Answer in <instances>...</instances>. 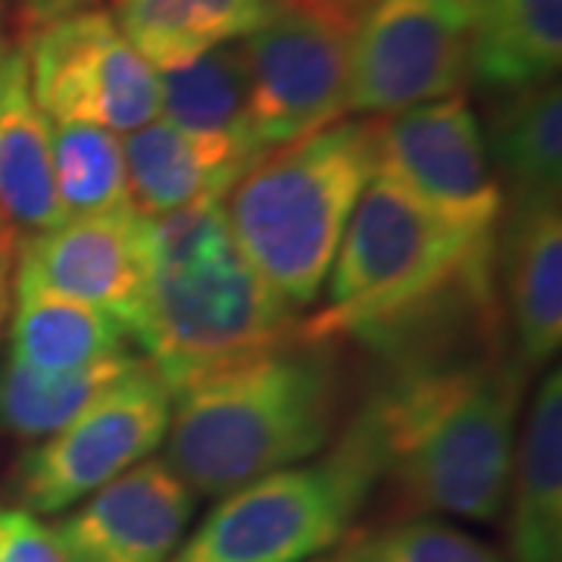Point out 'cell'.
I'll return each instance as SVG.
<instances>
[{"label": "cell", "mask_w": 562, "mask_h": 562, "mask_svg": "<svg viewBox=\"0 0 562 562\" xmlns=\"http://www.w3.org/2000/svg\"><path fill=\"white\" fill-rule=\"evenodd\" d=\"M338 413L335 360L325 344L297 335L179 387L162 460L198 497H225L313 460Z\"/></svg>", "instance_id": "cell-1"}, {"label": "cell", "mask_w": 562, "mask_h": 562, "mask_svg": "<svg viewBox=\"0 0 562 562\" xmlns=\"http://www.w3.org/2000/svg\"><path fill=\"white\" fill-rule=\"evenodd\" d=\"M525 372L509 360L413 372L369 406L403 509L494 522L506 506Z\"/></svg>", "instance_id": "cell-2"}, {"label": "cell", "mask_w": 562, "mask_h": 562, "mask_svg": "<svg viewBox=\"0 0 562 562\" xmlns=\"http://www.w3.org/2000/svg\"><path fill=\"white\" fill-rule=\"evenodd\" d=\"M297 328L294 310L244 260L222 198L150 220V279L132 341L172 391L291 341Z\"/></svg>", "instance_id": "cell-3"}, {"label": "cell", "mask_w": 562, "mask_h": 562, "mask_svg": "<svg viewBox=\"0 0 562 562\" xmlns=\"http://www.w3.org/2000/svg\"><path fill=\"white\" fill-rule=\"evenodd\" d=\"M379 172V120L335 122L262 154L222 210L260 279L294 313L319 301L347 222Z\"/></svg>", "instance_id": "cell-4"}, {"label": "cell", "mask_w": 562, "mask_h": 562, "mask_svg": "<svg viewBox=\"0 0 562 562\" xmlns=\"http://www.w3.org/2000/svg\"><path fill=\"white\" fill-rule=\"evenodd\" d=\"M497 238L441 220L394 181L366 184L328 272V303L297 328L303 341H331L401 319L460 279H484Z\"/></svg>", "instance_id": "cell-5"}, {"label": "cell", "mask_w": 562, "mask_h": 562, "mask_svg": "<svg viewBox=\"0 0 562 562\" xmlns=\"http://www.w3.org/2000/svg\"><path fill=\"white\" fill-rule=\"evenodd\" d=\"M379 475L382 447L366 413L319 460L225 494L169 562H306L347 538Z\"/></svg>", "instance_id": "cell-6"}, {"label": "cell", "mask_w": 562, "mask_h": 562, "mask_svg": "<svg viewBox=\"0 0 562 562\" xmlns=\"http://www.w3.org/2000/svg\"><path fill=\"white\" fill-rule=\"evenodd\" d=\"M176 391L147 360L128 369L57 435L16 465V501L29 513H63L132 465L150 460L172 422Z\"/></svg>", "instance_id": "cell-7"}, {"label": "cell", "mask_w": 562, "mask_h": 562, "mask_svg": "<svg viewBox=\"0 0 562 562\" xmlns=\"http://www.w3.org/2000/svg\"><path fill=\"white\" fill-rule=\"evenodd\" d=\"M472 20V0H372L350 41V113L394 116L460 94Z\"/></svg>", "instance_id": "cell-8"}, {"label": "cell", "mask_w": 562, "mask_h": 562, "mask_svg": "<svg viewBox=\"0 0 562 562\" xmlns=\"http://www.w3.org/2000/svg\"><path fill=\"white\" fill-rule=\"evenodd\" d=\"M25 63L32 98L47 120L125 135L160 120V72L140 60L113 16L101 10L50 16Z\"/></svg>", "instance_id": "cell-9"}, {"label": "cell", "mask_w": 562, "mask_h": 562, "mask_svg": "<svg viewBox=\"0 0 562 562\" xmlns=\"http://www.w3.org/2000/svg\"><path fill=\"white\" fill-rule=\"evenodd\" d=\"M350 25L288 7L241 38L250 72V125L266 154L350 113Z\"/></svg>", "instance_id": "cell-10"}, {"label": "cell", "mask_w": 562, "mask_h": 562, "mask_svg": "<svg viewBox=\"0 0 562 562\" xmlns=\"http://www.w3.org/2000/svg\"><path fill=\"white\" fill-rule=\"evenodd\" d=\"M422 206L479 238H497L503 184L462 94L379 122V172Z\"/></svg>", "instance_id": "cell-11"}, {"label": "cell", "mask_w": 562, "mask_h": 562, "mask_svg": "<svg viewBox=\"0 0 562 562\" xmlns=\"http://www.w3.org/2000/svg\"><path fill=\"white\" fill-rule=\"evenodd\" d=\"M150 279V220L128 203L25 238L13 288H38L103 310L132 331Z\"/></svg>", "instance_id": "cell-12"}, {"label": "cell", "mask_w": 562, "mask_h": 562, "mask_svg": "<svg viewBox=\"0 0 562 562\" xmlns=\"http://www.w3.org/2000/svg\"><path fill=\"white\" fill-rule=\"evenodd\" d=\"M198 509V494L166 460H144L103 484L54 525L69 562H169Z\"/></svg>", "instance_id": "cell-13"}, {"label": "cell", "mask_w": 562, "mask_h": 562, "mask_svg": "<svg viewBox=\"0 0 562 562\" xmlns=\"http://www.w3.org/2000/svg\"><path fill=\"white\" fill-rule=\"evenodd\" d=\"M160 113L235 179L266 154L250 125V72L241 41L160 72Z\"/></svg>", "instance_id": "cell-14"}, {"label": "cell", "mask_w": 562, "mask_h": 562, "mask_svg": "<svg viewBox=\"0 0 562 562\" xmlns=\"http://www.w3.org/2000/svg\"><path fill=\"white\" fill-rule=\"evenodd\" d=\"M503 284L516 331V362L541 369L562 344L560 201L513 203L503 235Z\"/></svg>", "instance_id": "cell-15"}, {"label": "cell", "mask_w": 562, "mask_h": 562, "mask_svg": "<svg viewBox=\"0 0 562 562\" xmlns=\"http://www.w3.org/2000/svg\"><path fill=\"white\" fill-rule=\"evenodd\" d=\"M0 220L22 238L66 222L54 181L50 120L32 98L25 50L13 47L0 66Z\"/></svg>", "instance_id": "cell-16"}, {"label": "cell", "mask_w": 562, "mask_h": 562, "mask_svg": "<svg viewBox=\"0 0 562 562\" xmlns=\"http://www.w3.org/2000/svg\"><path fill=\"white\" fill-rule=\"evenodd\" d=\"M509 562H562V375L535 391L509 475Z\"/></svg>", "instance_id": "cell-17"}, {"label": "cell", "mask_w": 562, "mask_h": 562, "mask_svg": "<svg viewBox=\"0 0 562 562\" xmlns=\"http://www.w3.org/2000/svg\"><path fill=\"white\" fill-rule=\"evenodd\" d=\"M279 0H116V29L147 66L169 72L279 16Z\"/></svg>", "instance_id": "cell-18"}, {"label": "cell", "mask_w": 562, "mask_h": 562, "mask_svg": "<svg viewBox=\"0 0 562 562\" xmlns=\"http://www.w3.org/2000/svg\"><path fill=\"white\" fill-rule=\"evenodd\" d=\"M116 316L38 288H13L10 357L47 375H69L132 353Z\"/></svg>", "instance_id": "cell-19"}, {"label": "cell", "mask_w": 562, "mask_h": 562, "mask_svg": "<svg viewBox=\"0 0 562 562\" xmlns=\"http://www.w3.org/2000/svg\"><path fill=\"white\" fill-rule=\"evenodd\" d=\"M472 76L501 91L560 72L562 0H472Z\"/></svg>", "instance_id": "cell-20"}, {"label": "cell", "mask_w": 562, "mask_h": 562, "mask_svg": "<svg viewBox=\"0 0 562 562\" xmlns=\"http://www.w3.org/2000/svg\"><path fill=\"white\" fill-rule=\"evenodd\" d=\"M494 172L506 181L513 203L560 201L562 188V94L560 81L547 79L519 91L491 120L484 140Z\"/></svg>", "instance_id": "cell-21"}, {"label": "cell", "mask_w": 562, "mask_h": 562, "mask_svg": "<svg viewBox=\"0 0 562 562\" xmlns=\"http://www.w3.org/2000/svg\"><path fill=\"white\" fill-rule=\"evenodd\" d=\"M122 160L128 206L144 220H157L203 198H225L238 181L166 120L128 132L122 140Z\"/></svg>", "instance_id": "cell-22"}, {"label": "cell", "mask_w": 562, "mask_h": 562, "mask_svg": "<svg viewBox=\"0 0 562 562\" xmlns=\"http://www.w3.org/2000/svg\"><path fill=\"white\" fill-rule=\"evenodd\" d=\"M138 362L140 357L125 353L81 372L47 375L7 353L0 362V428L25 441H44L66 428Z\"/></svg>", "instance_id": "cell-23"}, {"label": "cell", "mask_w": 562, "mask_h": 562, "mask_svg": "<svg viewBox=\"0 0 562 562\" xmlns=\"http://www.w3.org/2000/svg\"><path fill=\"white\" fill-rule=\"evenodd\" d=\"M50 154L66 220L94 216L128 203L122 140L116 132L85 122H54Z\"/></svg>", "instance_id": "cell-24"}, {"label": "cell", "mask_w": 562, "mask_h": 562, "mask_svg": "<svg viewBox=\"0 0 562 562\" xmlns=\"http://www.w3.org/2000/svg\"><path fill=\"white\" fill-rule=\"evenodd\" d=\"M335 562H506L482 538L457 525L416 516L406 522L384 525L347 543Z\"/></svg>", "instance_id": "cell-25"}, {"label": "cell", "mask_w": 562, "mask_h": 562, "mask_svg": "<svg viewBox=\"0 0 562 562\" xmlns=\"http://www.w3.org/2000/svg\"><path fill=\"white\" fill-rule=\"evenodd\" d=\"M0 562H69L54 528L41 525L35 513L0 503Z\"/></svg>", "instance_id": "cell-26"}, {"label": "cell", "mask_w": 562, "mask_h": 562, "mask_svg": "<svg viewBox=\"0 0 562 562\" xmlns=\"http://www.w3.org/2000/svg\"><path fill=\"white\" fill-rule=\"evenodd\" d=\"M20 232H13L7 222L0 220V331L3 322L10 316V303H13V281H16V260H20L22 247Z\"/></svg>", "instance_id": "cell-27"}, {"label": "cell", "mask_w": 562, "mask_h": 562, "mask_svg": "<svg viewBox=\"0 0 562 562\" xmlns=\"http://www.w3.org/2000/svg\"><path fill=\"white\" fill-rule=\"evenodd\" d=\"M369 7H372V0H322L319 13L344 22V25H350V29H357L362 20V13H366Z\"/></svg>", "instance_id": "cell-28"}, {"label": "cell", "mask_w": 562, "mask_h": 562, "mask_svg": "<svg viewBox=\"0 0 562 562\" xmlns=\"http://www.w3.org/2000/svg\"><path fill=\"white\" fill-rule=\"evenodd\" d=\"M281 7H288V10H322V0H279Z\"/></svg>", "instance_id": "cell-29"}, {"label": "cell", "mask_w": 562, "mask_h": 562, "mask_svg": "<svg viewBox=\"0 0 562 562\" xmlns=\"http://www.w3.org/2000/svg\"><path fill=\"white\" fill-rule=\"evenodd\" d=\"M7 50H10V47H7V44H3V38H0V66H3V57H7Z\"/></svg>", "instance_id": "cell-30"}]
</instances>
